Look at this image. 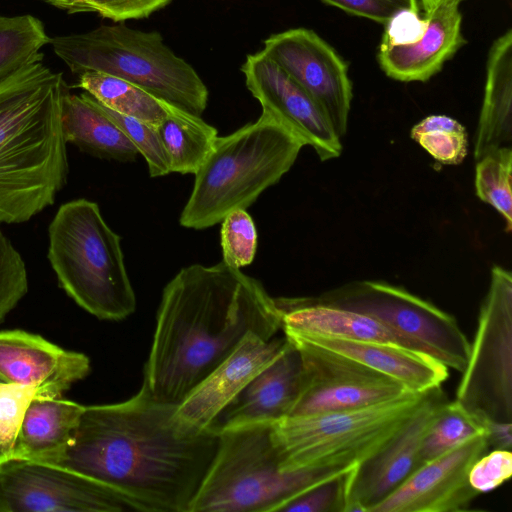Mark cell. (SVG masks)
I'll list each match as a JSON object with an SVG mask.
<instances>
[{"label": "cell", "instance_id": "6da1fadb", "mask_svg": "<svg viewBox=\"0 0 512 512\" xmlns=\"http://www.w3.org/2000/svg\"><path fill=\"white\" fill-rule=\"evenodd\" d=\"M177 406L155 399L142 382L123 402L85 406L71 441L42 462L113 489L138 511L189 512L219 432L185 431L174 417Z\"/></svg>", "mask_w": 512, "mask_h": 512}, {"label": "cell", "instance_id": "7a4b0ae2", "mask_svg": "<svg viewBox=\"0 0 512 512\" xmlns=\"http://www.w3.org/2000/svg\"><path fill=\"white\" fill-rule=\"evenodd\" d=\"M281 313L262 283L223 260L181 269L163 289L143 383L179 404L249 333L266 340Z\"/></svg>", "mask_w": 512, "mask_h": 512}, {"label": "cell", "instance_id": "3957f363", "mask_svg": "<svg viewBox=\"0 0 512 512\" xmlns=\"http://www.w3.org/2000/svg\"><path fill=\"white\" fill-rule=\"evenodd\" d=\"M69 90L43 61L0 83V224L29 221L66 185L61 111Z\"/></svg>", "mask_w": 512, "mask_h": 512}, {"label": "cell", "instance_id": "277c9868", "mask_svg": "<svg viewBox=\"0 0 512 512\" xmlns=\"http://www.w3.org/2000/svg\"><path fill=\"white\" fill-rule=\"evenodd\" d=\"M305 142L273 114L217 137L194 174L179 222L196 230L214 226L237 209H247L276 184L296 161Z\"/></svg>", "mask_w": 512, "mask_h": 512}, {"label": "cell", "instance_id": "5b68a950", "mask_svg": "<svg viewBox=\"0 0 512 512\" xmlns=\"http://www.w3.org/2000/svg\"><path fill=\"white\" fill-rule=\"evenodd\" d=\"M47 257L59 286L100 320L120 321L136 309L121 238L105 222L97 203H63L48 227Z\"/></svg>", "mask_w": 512, "mask_h": 512}, {"label": "cell", "instance_id": "8992f818", "mask_svg": "<svg viewBox=\"0 0 512 512\" xmlns=\"http://www.w3.org/2000/svg\"><path fill=\"white\" fill-rule=\"evenodd\" d=\"M271 425L253 424L219 432L217 451L189 512H278L313 485L353 468L281 470Z\"/></svg>", "mask_w": 512, "mask_h": 512}, {"label": "cell", "instance_id": "52a82bcc", "mask_svg": "<svg viewBox=\"0 0 512 512\" xmlns=\"http://www.w3.org/2000/svg\"><path fill=\"white\" fill-rule=\"evenodd\" d=\"M50 44L74 74L99 71L122 78L197 116L207 107L209 94L203 80L157 31L122 23L101 25L84 33L51 37Z\"/></svg>", "mask_w": 512, "mask_h": 512}, {"label": "cell", "instance_id": "ba28073f", "mask_svg": "<svg viewBox=\"0 0 512 512\" xmlns=\"http://www.w3.org/2000/svg\"><path fill=\"white\" fill-rule=\"evenodd\" d=\"M426 392L358 409L285 417L271 425L280 469L354 467L397 433Z\"/></svg>", "mask_w": 512, "mask_h": 512}, {"label": "cell", "instance_id": "9c48e42d", "mask_svg": "<svg viewBox=\"0 0 512 512\" xmlns=\"http://www.w3.org/2000/svg\"><path fill=\"white\" fill-rule=\"evenodd\" d=\"M307 298L376 319L448 369L462 372L467 364L471 343L457 320L400 286L376 280L353 281Z\"/></svg>", "mask_w": 512, "mask_h": 512}, {"label": "cell", "instance_id": "30bf717a", "mask_svg": "<svg viewBox=\"0 0 512 512\" xmlns=\"http://www.w3.org/2000/svg\"><path fill=\"white\" fill-rule=\"evenodd\" d=\"M461 373L455 401L484 424L512 423V274L502 266L491 269Z\"/></svg>", "mask_w": 512, "mask_h": 512}, {"label": "cell", "instance_id": "8fae6325", "mask_svg": "<svg viewBox=\"0 0 512 512\" xmlns=\"http://www.w3.org/2000/svg\"><path fill=\"white\" fill-rule=\"evenodd\" d=\"M138 511L113 489L66 468L31 460L0 466V512Z\"/></svg>", "mask_w": 512, "mask_h": 512}, {"label": "cell", "instance_id": "7c38bea8", "mask_svg": "<svg viewBox=\"0 0 512 512\" xmlns=\"http://www.w3.org/2000/svg\"><path fill=\"white\" fill-rule=\"evenodd\" d=\"M289 341L302 360L301 391L290 416L364 408L414 393L345 355L311 343Z\"/></svg>", "mask_w": 512, "mask_h": 512}, {"label": "cell", "instance_id": "4fadbf2b", "mask_svg": "<svg viewBox=\"0 0 512 512\" xmlns=\"http://www.w3.org/2000/svg\"><path fill=\"white\" fill-rule=\"evenodd\" d=\"M261 51L319 104L341 139L353 92L348 65L336 50L313 30L299 27L270 35Z\"/></svg>", "mask_w": 512, "mask_h": 512}, {"label": "cell", "instance_id": "5bb4252c", "mask_svg": "<svg viewBox=\"0 0 512 512\" xmlns=\"http://www.w3.org/2000/svg\"><path fill=\"white\" fill-rule=\"evenodd\" d=\"M489 449L486 434L460 443L414 470L369 512H459L479 495L468 480L474 462Z\"/></svg>", "mask_w": 512, "mask_h": 512}, {"label": "cell", "instance_id": "9a60e30c", "mask_svg": "<svg viewBox=\"0 0 512 512\" xmlns=\"http://www.w3.org/2000/svg\"><path fill=\"white\" fill-rule=\"evenodd\" d=\"M245 84L262 110L273 114L311 146L322 161L342 152L341 139L319 104L262 51L241 66Z\"/></svg>", "mask_w": 512, "mask_h": 512}, {"label": "cell", "instance_id": "2e32d148", "mask_svg": "<svg viewBox=\"0 0 512 512\" xmlns=\"http://www.w3.org/2000/svg\"><path fill=\"white\" fill-rule=\"evenodd\" d=\"M446 401L441 386L428 390L418 409L384 447L353 468L346 512H369L418 468L422 437Z\"/></svg>", "mask_w": 512, "mask_h": 512}, {"label": "cell", "instance_id": "e0dca14e", "mask_svg": "<svg viewBox=\"0 0 512 512\" xmlns=\"http://www.w3.org/2000/svg\"><path fill=\"white\" fill-rule=\"evenodd\" d=\"M287 338L266 340L249 333L177 406L174 417L187 432L211 427L223 409L286 347Z\"/></svg>", "mask_w": 512, "mask_h": 512}, {"label": "cell", "instance_id": "ac0fdd59", "mask_svg": "<svg viewBox=\"0 0 512 512\" xmlns=\"http://www.w3.org/2000/svg\"><path fill=\"white\" fill-rule=\"evenodd\" d=\"M87 355L23 330L0 331V381L33 387L38 397H62L90 372Z\"/></svg>", "mask_w": 512, "mask_h": 512}, {"label": "cell", "instance_id": "d6986e66", "mask_svg": "<svg viewBox=\"0 0 512 512\" xmlns=\"http://www.w3.org/2000/svg\"><path fill=\"white\" fill-rule=\"evenodd\" d=\"M301 385V355L288 340L284 350L223 409L211 427L220 432L253 424H273L290 416Z\"/></svg>", "mask_w": 512, "mask_h": 512}, {"label": "cell", "instance_id": "ffe728a7", "mask_svg": "<svg viewBox=\"0 0 512 512\" xmlns=\"http://www.w3.org/2000/svg\"><path fill=\"white\" fill-rule=\"evenodd\" d=\"M458 7H438L426 13V29L412 42L380 43L377 60L382 71L401 82H426L437 74L466 43Z\"/></svg>", "mask_w": 512, "mask_h": 512}, {"label": "cell", "instance_id": "44dd1931", "mask_svg": "<svg viewBox=\"0 0 512 512\" xmlns=\"http://www.w3.org/2000/svg\"><path fill=\"white\" fill-rule=\"evenodd\" d=\"M283 332L291 341L311 343L354 359L399 381L414 393L441 386L449 376L448 368L431 356L399 345L297 331Z\"/></svg>", "mask_w": 512, "mask_h": 512}, {"label": "cell", "instance_id": "7402d4cb", "mask_svg": "<svg viewBox=\"0 0 512 512\" xmlns=\"http://www.w3.org/2000/svg\"><path fill=\"white\" fill-rule=\"evenodd\" d=\"M512 140V31L492 43L474 143L478 161L489 152L510 146Z\"/></svg>", "mask_w": 512, "mask_h": 512}, {"label": "cell", "instance_id": "603a6c76", "mask_svg": "<svg viewBox=\"0 0 512 512\" xmlns=\"http://www.w3.org/2000/svg\"><path fill=\"white\" fill-rule=\"evenodd\" d=\"M274 300L281 313L283 331L384 342L416 350L387 326L364 314L314 303L307 297H279Z\"/></svg>", "mask_w": 512, "mask_h": 512}, {"label": "cell", "instance_id": "cb8c5ba5", "mask_svg": "<svg viewBox=\"0 0 512 512\" xmlns=\"http://www.w3.org/2000/svg\"><path fill=\"white\" fill-rule=\"evenodd\" d=\"M61 125L66 143L94 157L131 162L139 155L119 126L87 92L65 94Z\"/></svg>", "mask_w": 512, "mask_h": 512}, {"label": "cell", "instance_id": "d4e9b609", "mask_svg": "<svg viewBox=\"0 0 512 512\" xmlns=\"http://www.w3.org/2000/svg\"><path fill=\"white\" fill-rule=\"evenodd\" d=\"M84 407L62 397H34L26 410L12 460L42 462L62 450L71 441Z\"/></svg>", "mask_w": 512, "mask_h": 512}, {"label": "cell", "instance_id": "484cf974", "mask_svg": "<svg viewBox=\"0 0 512 512\" xmlns=\"http://www.w3.org/2000/svg\"><path fill=\"white\" fill-rule=\"evenodd\" d=\"M166 115L157 132L168 156L171 172L195 174L211 152L215 127L200 116L162 100Z\"/></svg>", "mask_w": 512, "mask_h": 512}, {"label": "cell", "instance_id": "4316f807", "mask_svg": "<svg viewBox=\"0 0 512 512\" xmlns=\"http://www.w3.org/2000/svg\"><path fill=\"white\" fill-rule=\"evenodd\" d=\"M76 87L83 89L104 107L156 129L166 115L161 99L129 81L104 72L86 71L79 74Z\"/></svg>", "mask_w": 512, "mask_h": 512}, {"label": "cell", "instance_id": "83f0119b", "mask_svg": "<svg viewBox=\"0 0 512 512\" xmlns=\"http://www.w3.org/2000/svg\"><path fill=\"white\" fill-rule=\"evenodd\" d=\"M50 41L39 18L30 14L0 15V83L28 65L43 61L41 49Z\"/></svg>", "mask_w": 512, "mask_h": 512}, {"label": "cell", "instance_id": "f1b7e54d", "mask_svg": "<svg viewBox=\"0 0 512 512\" xmlns=\"http://www.w3.org/2000/svg\"><path fill=\"white\" fill-rule=\"evenodd\" d=\"M479 434H486L485 424L457 401L447 400L422 437L418 467Z\"/></svg>", "mask_w": 512, "mask_h": 512}, {"label": "cell", "instance_id": "f546056e", "mask_svg": "<svg viewBox=\"0 0 512 512\" xmlns=\"http://www.w3.org/2000/svg\"><path fill=\"white\" fill-rule=\"evenodd\" d=\"M511 174V146L489 152L478 160L475 169L476 195L502 216L506 232L512 229Z\"/></svg>", "mask_w": 512, "mask_h": 512}, {"label": "cell", "instance_id": "4dcf8cb0", "mask_svg": "<svg viewBox=\"0 0 512 512\" xmlns=\"http://www.w3.org/2000/svg\"><path fill=\"white\" fill-rule=\"evenodd\" d=\"M411 138L443 165H458L468 153L466 128L447 115H429L411 129Z\"/></svg>", "mask_w": 512, "mask_h": 512}, {"label": "cell", "instance_id": "1f68e13d", "mask_svg": "<svg viewBox=\"0 0 512 512\" xmlns=\"http://www.w3.org/2000/svg\"><path fill=\"white\" fill-rule=\"evenodd\" d=\"M68 14L96 13L116 23L144 19L165 8L172 0H43Z\"/></svg>", "mask_w": 512, "mask_h": 512}, {"label": "cell", "instance_id": "d6a6232c", "mask_svg": "<svg viewBox=\"0 0 512 512\" xmlns=\"http://www.w3.org/2000/svg\"><path fill=\"white\" fill-rule=\"evenodd\" d=\"M257 238L254 221L245 209L230 212L221 226L223 261L238 269L251 264L257 250Z\"/></svg>", "mask_w": 512, "mask_h": 512}, {"label": "cell", "instance_id": "836d02e7", "mask_svg": "<svg viewBox=\"0 0 512 512\" xmlns=\"http://www.w3.org/2000/svg\"><path fill=\"white\" fill-rule=\"evenodd\" d=\"M353 468L313 485L286 502L278 512H346Z\"/></svg>", "mask_w": 512, "mask_h": 512}, {"label": "cell", "instance_id": "e575fe53", "mask_svg": "<svg viewBox=\"0 0 512 512\" xmlns=\"http://www.w3.org/2000/svg\"><path fill=\"white\" fill-rule=\"evenodd\" d=\"M99 105L133 143L138 153L144 157L151 177L171 173L168 156L156 128L136 118L112 111L100 103Z\"/></svg>", "mask_w": 512, "mask_h": 512}, {"label": "cell", "instance_id": "d590c367", "mask_svg": "<svg viewBox=\"0 0 512 512\" xmlns=\"http://www.w3.org/2000/svg\"><path fill=\"white\" fill-rule=\"evenodd\" d=\"M28 291L25 262L0 228V323Z\"/></svg>", "mask_w": 512, "mask_h": 512}, {"label": "cell", "instance_id": "8d00e7d4", "mask_svg": "<svg viewBox=\"0 0 512 512\" xmlns=\"http://www.w3.org/2000/svg\"><path fill=\"white\" fill-rule=\"evenodd\" d=\"M36 396L33 387L0 381V443L9 460L26 410Z\"/></svg>", "mask_w": 512, "mask_h": 512}, {"label": "cell", "instance_id": "74e56055", "mask_svg": "<svg viewBox=\"0 0 512 512\" xmlns=\"http://www.w3.org/2000/svg\"><path fill=\"white\" fill-rule=\"evenodd\" d=\"M512 453L507 449H493L479 457L468 474L471 487L479 494L492 491L510 479Z\"/></svg>", "mask_w": 512, "mask_h": 512}, {"label": "cell", "instance_id": "f35d334b", "mask_svg": "<svg viewBox=\"0 0 512 512\" xmlns=\"http://www.w3.org/2000/svg\"><path fill=\"white\" fill-rule=\"evenodd\" d=\"M348 14L385 25L402 11L420 12L419 0H320Z\"/></svg>", "mask_w": 512, "mask_h": 512}, {"label": "cell", "instance_id": "ab89813d", "mask_svg": "<svg viewBox=\"0 0 512 512\" xmlns=\"http://www.w3.org/2000/svg\"><path fill=\"white\" fill-rule=\"evenodd\" d=\"M485 426L489 447L511 450L512 423L487 422Z\"/></svg>", "mask_w": 512, "mask_h": 512}, {"label": "cell", "instance_id": "60d3db41", "mask_svg": "<svg viewBox=\"0 0 512 512\" xmlns=\"http://www.w3.org/2000/svg\"><path fill=\"white\" fill-rule=\"evenodd\" d=\"M463 0H420L425 14L435 10L438 7L459 6Z\"/></svg>", "mask_w": 512, "mask_h": 512}, {"label": "cell", "instance_id": "b9f144b4", "mask_svg": "<svg viewBox=\"0 0 512 512\" xmlns=\"http://www.w3.org/2000/svg\"><path fill=\"white\" fill-rule=\"evenodd\" d=\"M9 461L8 456L6 455L1 443H0V466L5 462Z\"/></svg>", "mask_w": 512, "mask_h": 512}]
</instances>
